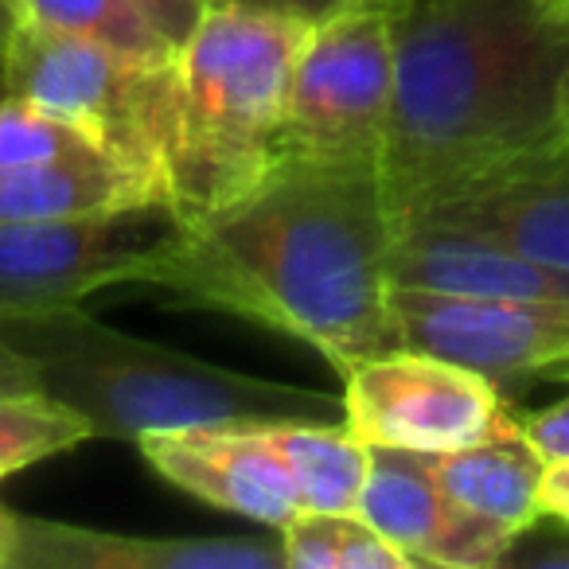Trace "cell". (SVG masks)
<instances>
[{
    "label": "cell",
    "instance_id": "obj_25",
    "mask_svg": "<svg viewBox=\"0 0 569 569\" xmlns=\"http://www.w3.org/2000/svg\"><path fill=\"white\" fill-rule=\"evenodd\" d=\"M36 390H43L40 367L0 336V398L4 395H36Z\"/></svg>",
    "mask_w": 569,
    "mask_h": 569
},
{
    "label": "cell",
    "instance_id": "obj_10",
    "mask_svg": "<svg viewBox=\"0 0 569 569\" xmlns=\"http://www.w3.org/2000/svg\"><path fill=\"white\" fill-rule=\"evenodd\" d=\"M356 511L418 566H503L519 538V530L460 507L433 480L421 452L382 449V445H371V472Z\"/></svg>",
    "mask_w": 569,
    "mask_h": 569
},
{
    "label": "cell",
    "instance_id": "obj_30",
    "mask_svg": "<svg viewBox=\"0 0 569 569\" xmlns=\"http://www.w3.org/2000/svg\"><path fill=\"white\" fill-rule=\"evenodd\" d=\"M207 9H219V4H250V9H273V0H203Z\"/></svg>",
    "mask_w": 569,
    "mask_h": 569
},
{
    "label": "cell",
    "instance_id": "obj_15",
    "mask_svg": "<svg viewBox=\"0 0 569 569\" xmlns=\"http://www.w3.org/2000/svg\"><path fill=\"white\" fill-rule=\"evenodd\" d=\"M149 199H168L164 172L118 152L0 168V222L71 219V214L113 211V207L149 203Z\"/></svg>",
    "mask_w": 569,
    "mask_h": 569
},
{
    "label": "cell",
    "instance_id": "obj_4",
    "mask_svg": "<svg viewBox=\"0 0 569 569\" xmlns=\"http://www.w3.org/2000/svg\"><path fill=\"white\" fill-rule=\"evenodd\" d=\"M312 24L277 9H207L176 59L168 199L183 222L222 211L277 164V137Z\"/></svg>",
    "mask_w": 569,
    "mask_h": 569
},
{
    "label": "cell",
    "instance_id": "obj_13",
    "mask_svg": "<svg viewBox=\"0 0 569 569\" xmlns=\"http://www.w3.org/2000/svg\"><path fill=\"white\" fill-rule=\"evenodd\" d=\"M281 538L242 535H118L17 515L12 569H277Z\"/></svg>",
    "mask_w": 569,
    "mask_h": 569
},
{
    "label": "cell",
    "instance_id": "obj_28",
    "mask_svg": "<svg viewBox=\"0 0 569 569\" xmlns=\"http://www.w3.org/2000/svg\"><path fill=\"white\" fill-rule=\"evenodd\" d=\"M12 550H17V515L0 503V569H12Z\"/></svg>",
    "mask_w": 569,
    "mask_h": 569
},
{
    "label": "cell",
    "instance_id": "obj_8",
    "mask_svg": "<svg viewBox=\"0 0 569 569\" xmlns=\"http://www.w3.org/2000/svg\"><path fill=\"white\" fill-rule=\"evenodd\" d=\"M343 421L367 445L452 452L503 433L519 418L491 379L449 359L398 348L343 375Z\"/></svg>",
    "mask_w": 569,
    "mask_h": 569
},
{
    "label": "cell",
    "instance_id": "obj_26",
    "mask_svg": "<svg viewBox=\"0 0 569 569\" xmlns=\"http://www.w3.org/2000/svg\"><path fill=\"white\" fill-rule=\"evenodd\" d=\"M542 515H546V519L569 522V460H553V465H546Z\"/></svg>",
    "mask_w": 569,
    "mask_h": 569
},
{
    "label": "cell",
    "instance_id": "obj_31",
    "mask_svg": "<svg viewBox=\"0 0 569 569\" xmlns=\"http://www.w3.org/2000/svg\"><path fill=\"white\" fill-rule=\"evenodd\" d=\"M546 9H550V12H553V17H558V20H561V24H566V28H569V0H546Z\"/></svg>",
    "mask_w": 569,
    "mask_h": 569
},
{
    "label": "cell",
    "instance_id": "obj_27",
    "mask_svg": "<svg viewBox=\"0 0 569 569\" xmlns=\"http://www.w3.org/2000/svg\"><path fill=\"white\" fill-rule=\"evenodd\" d=\"M24 24V12H20V0H0V59L9 51L17 28Z\"/></svg>",
    "mask_w": 569,
    "mask_h": 569
},
{
    "label": "cell",
    "instance_id": "obj_16",
    "mask_svg": "<svg viewBox=\"0 0 569 569\" xmlns=\"http://www.w3.org/2000/svg\"><path fill=\"white\" fill-rule=\"evenodd\" d=\"M433 480L457 499L460 507L483 515L491 522L527 535L542 515V476L546 460L527 441L522 426L488 437V441L465 445L452 452H421Z\"/></svg>",
    "mask_w": 569,
    "mask_h": 569
},
{
    "label": "cell",
    "instance_id": "obj_21",
    "mask_svg": "<svg viewBox=\"0 0 569 569\" xmlns=\"http://www.w3.org/2000/svg\"><path fill=\"white\" fill-rule=\"evenodd\" d=\"M110 144L79 121H67L12 94L0 98V168L43 164V160H87L110 157Z\"/></svg>",
    "mask_w": 569,
    "mask_h": 569
},
{
    "label": "cell",
    "instance_id": "obj_20",
    "mask_svg": "<svg viewBox=\"0 0 569 569\" xmlns=\"http://www.w3.org/2000/svg\"><path fill=\"white\" fill-rule=\"evenodd\" d=\"M20 12L24 20H36L43 28L87 36V40L110 43L129 56L180 59L133 9V0H20Z\"/></svg>",
    "mask_w": 569,
    "mask_h": 569
},
{
    "label": "cell",
    "instance_id": "obj_2",
    "mask_svg": "<svg viewBox=\"0 0 569 569\" xmlns=\"http://www.w3.org/2000/svg\"><path fill=\"white\" fill-rule=\"evenodd\" d=\"M569 28L546 0H406L379 183L395 227L558 137Z\"/></svg>",
    "mask_w": 569,
    "mask_h": 569
},
{
    "label": "cell",
    "instance_id": "obj_19",
    "mask_svg": "<svg viewBox=\"0 0 569 569\" xmlns=\"http://www.w3.org/2000/svg\"><path fill=\"white\" fill-rule=\"evenodd\" d=\"M94 426L48 390L0 398V480L90 441Z\"/></svg>",
    "mask_w": 569,
    "mask_h": 569
},
{
    "label": "cell",
    "instance_id": "obj_6",
    "mask_svg": "<svg viewBox=\"0 0 569 569\" xmlns=\"http://www.w3.org/2000/svg\"><path fill=\"white\" fill-rule=\"evenodd\" d=\"M398 12L356 9L312 28L289 87L277 164L379 172L395 106Z\"/></svg>",
    "mask_w": 569,
    "mask_h": 569
},
{
    "label": "cell",
    "instance_id": "obj_1",
    "mask_svg": "<svg viewBox=\"0 0 569 569\" xmlns=\"http://www.w3.org/2000/svg\"><path fill=\"white\" fill-rule=\"evenodd\" d=\"M390 242L379 172L277 164L242 199L188 222L144 284L293 336L348 375L402 348L390 317Z\"/></svg>",
    "mask_w": 569,
    "mask_h": 569
},
{
    "label": "cell",
    "instance_id": "obj_14",
    "mask_svg": "<svg viewBox=\"0 0 569 569\" xmlns=\"http://www.w3.org/2000/svg\"><path fill=\"white\" fill-rule=\"evenodd\" d=\"M387 277L390 284H413L433 293L569 301V273L437 219H410L395 227Z\"/></svg>",
    "mask_w": 569,
    "mask_h": 569
},
{
    "label": "cell",
    "instance_id": "obj_24",
    "mask_svg": "<svg viewBox=\"0 0 569 569\" xmlns=\"http://www.w3.org/2000/svg\"><path fill=\"white\" fill-rule=\"evenodd\" d=\"M406 0H273L277 12H289V17L305 20V24H325L332 17H343V12L356 9H402Z\"/></svg>",
    "mask_w": 569,
    "mask_h": 569
},
{
    "label": "cell",
    "instance_id": "obj_32",
    "mask_svg": "<svg viewBox=\"0 0 569 569\" xmlns=\"http://www.w3.org/2000/svg\"><path fill=\"white\" fill-rule=\"evenodd\" d=\"M0 98H4V71H0Z\"/></svg>",
    "mask_w": 569,
    "mask_h": 569
},
{
    "label": "cell",
    "instance_id": "obj_9",
    "mask_svg": "<svg viewBox=\"0 0 569 569\" xmlns=\"http://www.w3.org/2000/svg\"><path fill=\"white\" fill-rule=\"evenodd\" d=\"M390 317L402 348L468 367L496 387L550 371L569 375V301H511L390 284Z\"/></svg>",
    "mask_w": 569,
    "mask_h": 569
},
{
    "label": "cell",
    "instance_id": "obj_11",
    "mask_svg": "<svg viewBox=\"0 0 569 569\" xmlns=\"http://www.w3.org/2000/svg\"><path fill=\"white\" fill-rule=\"evenodd\" d=\"M418 219L449 222L569 273V144L553 137L476 176Z\"/></svg>",
    "mask_w": 569,
    "mask_h": 569
},
{
    "label": "cell",
    "instance_id": "obj_3",
    "mask_svg": "<svg viewBox=\"0 0 569 569\" xmlns=\"http://www.w3.org/2000/svg\"><path fill=\"white\" fill-rule=\"evenodd\" d=\"M0 336L43 375V390L90 418L94 437L141 441L199 426L343 421V398L253 379L176 348L137 340L67 305L0 320Z\"/></svg>",
    "mask_w": 569,
    "mask_h": 569
},
{
    "label": "cell",
    "instance_id": "obj_12",
    "mask_svg": "<svg viewBox=\"0 0 569 569\" xmlns=\"http://www.w3.org/2000/svg\"><path fill=\"white\" fill-rule=\"evenodd\" d=\"M141 457L172 488L281 530L305 511L293 476L258 441L253 426H199L176 433H149L137 441Z\"/></svg>",
    "mask_w": 569,
    "mask_h": 569
},
{
    "label": "cell",
    "instance_id": "obj_7",
    "mask_svg": "<svg viewBox=\"0 0 569 569\" xmlns=\"http://www.w3.org/2000/svg\"><path fill=\"white\" fill-rule=\"evenodd\" d=\"M183 230L188 222L168 199L0 222V320L67 309L110 284H144Z\"/></svg>",
    "mask_w": 569,
    "mask_h": 569
},
{
    "label": "cell",
    "instance_id": "obj_22",
    "mask_svg": "<svg viewBox=\"0 0 569 569\" xmlns=\"http://www.w3.org/2000/svg\"><path fill=\"white\" fill-rule=\"evenodd\" d=\"M133 9L149 20V28L180 56L183 43L191 40V32L203 20L207 4L203 0H133Z\"/></svg>",
    "mask_w": 569,
    "mask_h": 569
},
{
    "label": "cell",
    "instance_id": "obj_5",
    "mask_svg": "<svg viewBox=\"0 0 569 569\" xmlns=\"http://www.w3.org/2000/svg\"><path fill=\"white\" fill-rule=\"evenodd\" d=\"M4 94L98 133L121 157L164 172L176 121V59H141L24 20L0 59Z\"/></svg>",
    "mask_w": 569,
    "mask_h": 569
},
{
    "label": "cell",
    "instance_id": "obj_17",
    "mask_svg": "<svg viewBox=\"0 0 569 569\" xmlns=\"http://www.w3.org/2000/svg\"><path fill=\"white\" fill-rule=\"evenodd\" d=\"M258 441L293 476L305 511H356L371 472V445L348 421H269Z\"/></svg>",
    "mask_w": 569,
    "mask_h": 569
},
{
    "label": "cell",
    "instance_id": "obj_29",
    "mask_svg": "<svg viewBox=\"0 0 569 569\" xmlns=\"http://www.w3.org/2000/svg\"><path fill=\"white\" fill-rule=\"evenodd\" d=\"M558 141L569 144V67L561 74V90H558Z\"/></svg>",
    "mask_w": 569,
    "mask_h": 569
},
{
    "label": "cell",
    "instance_id": "obj_23",
    "mask_svg": "<svg viewBox=\"0 0 569 569\" xmlns=\"http://www.w3.org/2000/svg\"><path fill=\"white\" fill-rule=\"evenodd\" d=\"M527 441L542 452L546 465L553 460H569V395L561 402L546 406V410H535L530 418H519Z\"/></svg>",
    "mask_w": 569,
    "mask_h": 569
},
{
    "label": "cell",
    "instance_id": "obj_18",
    "mask_svg": "<svg viewBox=\"0 0 569 569\" xmlns=\"http://www.w3.org/2000/svg\"><path fill=\"white\" fill-rule=\"evenodd\" d=\"M289 569H413L418 561L398 550L359 511H301L281 527Z\"/></svg>",
    "mask_w": 569,
    "mask_h": 569
}]
</instances>
